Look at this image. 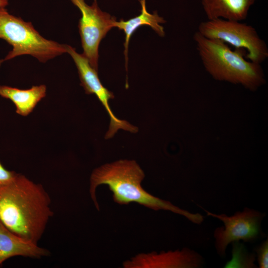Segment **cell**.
<instances>
[{
    "label": "cell",
    "instance_id": "1",
    "mask_svg": "<svg viewBox=\"0 0 268 268\" xmlns=\"http://www.w3.org/2000/svg\"><path fill=\"white\" fill-rule=\"evenodd\" d=\"M51 199L42 185L20 174L0 187V222L20 237L37 243L53 215Z\"/></svg>",
    "mask_w": 268,
    "mask_h": 268
},
{
    "label": "cell",
    "instance_id": "2",
    "mask_svg": "<svg viewBox=\"0 0 268 268\" xmlns=\"http://www.w3.org/2000/svg\"><path fill=\"white\" fill-rule=\"evenodd\" d=\"M144 173L134 160H119L94 169L90 176L89 192L96 208L99 206L96 197L97 187L107 185L113 193L114 201L120 204L135 202L155 210H166L181 215L196 224H201L203 216L193 213L157 198L144 190L141 183Z\"/></svg>",
    "mask_w": 268,
    "mask_h": 268
},
{
    "label": "cell",
    "instance_id": "3",
    "mask_svg": "<svg viewBox=\"0 0 268 268\" xmlns=\"http://www.w3.org/2000/svg\"><path fill=\"white\" fill-rule=\"evenodd\" d=\"M194 39L203 67L213 79L240 84L252 91L265 83L261 64L246 60L245 50H232L227 44L207 38L198 31Z\"/></svg>",
    "mask_w": 268,
    "mask_h": 268
},
{
    "label": "cell",
    "instance_id": "4",
    "mask_svg": "<svg viewBox=\"0 0 268 268\" xmlns=\"http://www.w3.org/2000/svg\"><path fill=\"white\" fill-rule=\"evenodd\" d=\"M0 39L12 47L3 59L4 62L29 55L41 63H46L67 53L66 44L45 38L31 22L10 14L2 7H0Z\"/></svg>",
    "mask_w": 268,
    "mask_h": 268
},
{
    "label": "cell",
    "instance_id": "5",
    "mask_svg": "<svg viewBox=\"0 0 268 268\" xmlns=\"http://www.w3.org/2000/svg\"><path fill=\"white\" fill-rule=\"evenodd\" d=\"M198 32L207 38L247 51V59L254 63L261 64L268 58L267 44L255 28L241 21L221 18L207 20L200 24Z\"/></svg>",
    "mask_w": 268,
    "mask_h": 268
},
{
    "label": "cell",
    "instance_id": "6",
    "mask_svg": "<svg viewBox=\"0 0 268 268\" xmlns=\"http://www.w3.org/2000/svg\"><path fill=\"white\" fill-rule=\"evenodd\" d=\"M80 11L81 17L78 27L83 55L96 70L98 69V49L100 43L108 32L114 27L116 18L101 10L96 0L91 5L84 0H70Z\"/></svg>",
    "mask_w": 268,
    "mask_h": 268
},
{
    "label": "cell",
    "instance_id": "7",
    "mask_svg": "<svg viewBox=\"0 0 268 268\" xmlns=\"http://www.w3.org/2000/svg\"><path fill=\"white\" fill-rule=\"evenodd\" d=\"M201 208L208 216L218 218L224 223V226L217 227L214 232L215 247L222 257L225 256L226 248L230 243L241 240L252 242L263 235L261 222L265 214L260 211L245 207L242 211L228 216L224 214H214Z\"/></svg>",
    "mask_w": 268,
    "mask_h": 268
},
{
    "label": "cell",
    "instance_id": "8",
    "mask_svg": "<svg viewBox=\"0 0 268 268\" xmlns=\"http://www.w3.org/2000/svg\"><path fill=\"white\" fill-rule=\"evenodd\" d=\"M67 53L73 59L76 67L81 85L87 94H94L101 103L110 118V125L105 138H112L119 129L132 133L138 131V128L123 120L115 116L109 104V100L114 98L113 93L105 88L101 83L98 75V71L89 64L87 59L77 53L75 49L67 45Z\"/></svg>",
    "mask_w": 268,
    "mask_h": 268
},
{
    "label": "cell",
    "instance_id": "9",
    "mask_svg": "<svg viewBox=\"0 0 268 268\" xmlns=\"http://www.w3.org/2000/svg\"><path fill=\"white\" fill-rule=\"evenodd\" d=\"M202 257L194 250L184 248L182 250L153 252L137 255L124 263L127 268H196L202 266Z\"/></svg>",
    "mask_w": 268,
    "mask_h": 268
},
{
    "label": "cell",
    "instance_id": "10",
    "mask_svg": "<svg viewBox=\"0 0 268 268\" xmlns=\"http://www.w3.org/2000/svg\"><path fill=\"white\" fill-rule=\"evenodd\" d=\"M49 255L48 250L17 235L0 222V266L15 256L40 259Z\"/></svg>",
    "mask_w": 268,
    "mask_h": 268
},
{
    "label": "cell",
    "instance_id": "11",
    "mask_svg": "<svg viewBox=\"0 0 268 268\" xmlns=\"http://www.w3.org/2000/svg\"><path fill=\"white\" fill-rule=\"evenodd\" d=\"M256 0H201L208 20L223 19L242 21L245 19Z\"/></svg>",
    "mask_w": 268,
    "mask_h": 268
},
{
    "label": "cell",
    "instance_id": "12",
    "mask_svg": "<svg viewBox=\"0 0 268 268\" xmlns=\"http://www.w3.org/2000/svg\"><path fill=\"white\" fill-rule=\"evenodd\" d=\"M141 5L140 14L134 17L125 21L121 19L119 21H116L114 27L123 30L125 34L124 43L126 67L127 70L128 62V47L130 39L133 33L140 26L147 25L150 26L159 36L164 37L165 31L164 27L161 24L166 22L162 17L160 16L157 12L155 11L153 13H149L146 9V0H139Z\"/></svg>",
    "mask_w": 268,
    "mask_h": 268
},
{
    "label": "cell",
    "instance_id": "13",
    "mask_svg": "<svg viewBox=\"0 0 268 268\" xmlns=\"http://www.w3.org/2000/svg\"><path fill=\"white\" fill-rule=\"evenodd\" d=\"M46 93L47 87L44 84L33 86L27 89L0 85V96L11 100L15 106L16 113L24 117L33 111Z\"/></svg>",
    "mask_w": 268,
    "mask_h": 268
},
{
    "label": "cell",
    "instance_id": "14",
    "mask_svg": "<svg viewBox=\"0 0 268 268\" xmlns=\"http://www.w3.org/2000/svg\"><path fill=\"white\" fill-rule=\"evenodd\" d=\"M232 258L225 265L224 268H257L254 264L256 256L249 253L243 244L239 241L232 242Z\"/></svg>",
    "mask_w": 268,
    "mask_h": 268
},
{
    "label": "cell",
    "instance_id": "15",
    "mask_svg": "<svg viewBox=\"0 0 268 268\" xmlns=\"http://www.w3.org/2000/svg\"><path fill=\"white\" fill-rule=\"evenodd\" d=\"M260 268L268 267V240L264 241L255 248Z\"/></svg>",
    "mask_w": 268,
    "mask_h": 268
},
{
    "label": "cell",
    "instance_id": "16",
    "mask_svg": "<svg viewBox=\"0 0 268 268\" xmlns=\"http://www.w3.org/2000/svg\"><path fill=\"white\" fill-rule=\"evenodd\" d=\"M17 174L13 171L6 169L0 161V187L11 182L15 178Z\"/></svg>",
    "mask_w": 268,
    "mask_h": 268
},
{
    "label": "cell",
    "instance_id": "17",
    "mask_svg": "<svg viewBox=\"0 0 268 268\" xmlns=\"http://www.w3.org/2000/svg\"><path fill=\"white\" fill-rule=\"evenodd\" d=\"M8 4V0H0V7H6Z\"/></svg>",
    "mask_w": 268,
    "mask_h": 268
},
{
    "label": "cell",
    "instance_id": "18",
    "mask_svg": "<svg viewBox=\"0 0 268 268\" xmlns=\"http://www.w3.org/2000/svg\"><path fill=\"white\" fill-rule=\"evenodd\" d=\"M3 62H4L3 59H0V67Z\"/></svg>",
    "mask_w": 268,
    "mask_h": 268
}]
</instances>
